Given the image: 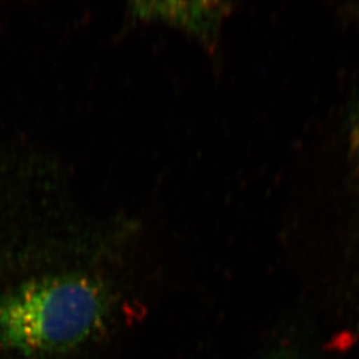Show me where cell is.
<instances>
[{
	"label": "cell",
	"instance_id": "obj_1",
	"mask_svg": "<svg viewBox=\"0 0 359 359\" xmlns=\"http://www.w3.org/2000/svg\"><path fill=\"white\" fill-rule=\"evenodd\" d=\"M109 288L86 275L35 279L0 294V349L44 358L77 349L105 325Z\"/></svg>",
	"mask_w": 359,
	"mask_h": 359
},
{
	"label": "cell",
	"instance_id": "obj_2",
	"mask_svg": "<svg viewBox=\"0 0 359 359\" xmlns=\"http://www.w3.org/2000/svg\"><path fill=\"white\" fill-rule=\"evenodd\" d=\"M350 144H351L350 149L353 150V155L359 162V104L353 118V129L350 132Z\"/></svg>",
	"mask_w": 359,
	"mask_h": 359
}]
</instances>
